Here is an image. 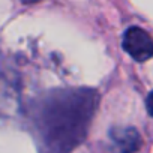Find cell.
I'll return each instance as SVG.
<instances>
[{
    "mask_svg": "<svg viewBox=\"0 0 153 153\" xmlns=\"http://www.w3.org/2000/svg\"><path fill=\"white\" fill-rule=\"evenodd\" d=\"M93 89H56L38 98L29 108V122L39 153H71L87 137L98 110Z\"/></svg>",
    "mask_w": 153,
    "mask_h": 153,
    "instance_id": "1",
    "label": "cell"
},
{
    "mask_svg": "<svg viewBox=\"0 0 153 153\" xmlns=\"http://www.w3.org/2000/svg\"><path fill=\"white\" fill-rule=\"evenodd\" d=\"M123 50L137 62H147L153 57V38L141 27H129L123 35Z\"/></svg>",
    "mask_w": 153,
    "mask_h": 153,
    "instance_id": "2",
    "label": "cell"
},
{
    "mask_svg": "<svg viewBox=\"0 0 153 153\" xmlns=\"http://www.w3.org/2000/svg\"><path fill=\"white\" fill-rule=\"evenodd\" d=\"M111 150L114 153H135L143 144L140 132L132 126H114L110 131Z\"/></svg>",
    "mask_w": 153,
    "mask_h": 153,
    "instance_id": "3",
    "label": "cell"
},
{
    "mask_svg": "<svg viewBox=\"0 0 153 153\" xmlns=\"http://www.w3.org/2000/svg\"><path fill=\"white\" fill-rule=\"evenodd\" d=\"M146 108H147V113L153 117V90L147 95V99H146Z\"/></svg>",
    "mask_w": 153,
    "mask_h": 153,
    "instance_id": "4",
    "label": "cell"
},
{
    "mask_svg": "<svg viewBox=\"0 0 153 153\" xmlns=\"http://www.w3.org/2000/svg\"><path fill=\"white\" fill-rule=\"evenodd\" d=\"M23 3H26V5H30V3H36V2H39V0H21Z\"/></svg>",
    "mask_w": 153,
    "mask_h": 153,
    "instance_id": "5",
    "label": "cell"
}]
</instances>
